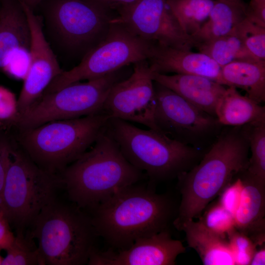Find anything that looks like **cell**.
Instances as JSON below:
<instances>
[{"instance_id":"cell-31","label":"cell","mask_w":265,"mask_h":265,"mask_svg":"<svg viewBox=\"0 0 265 265\" xmlns=\"http://www.w3.org/2000/svg\"><path fill=\"white\" fill-rule=\"evenodd\" d=\"M20 115L15 95L0 85V126L7 129L13 128Z\"/></svg>"},{"instance_id":"cell-23","label":"cell","mask_w":265,"mask_h":265,"mask_svg":"<svg viewBox=\"0 0 265 265\" xmlns=\"http://www.w3.org/2000/svg\"><path fill=\"white\" fill-rule=\"evenodd\" d=\"M224 85L244 90L258 103L265 101V60H238L221 68Z\"/></svg>"},{"instance_id":"cell-37","label":"cell","mask_w":265,"mask_h":265,"mask_svg":"<svg viewBox=\"0 0 265 265\" xmlns=\"http://www.w3.org/2000/svg\"><path fill=\"white\" fill-rule=\"evenodd\" d=\"M15 238L8 222L0 214V249L6 251L12 245Z\"/></svg>"},{"instance_id":"cell-21","label":"cell","mask_w":265,"mask_h":265,"mask_svg":"<svg viewBox=\"0 0 265 265\" xmlns=\"http://www.w3.org/2000/svg\"><path fill=\"white\" fill-rule=\"evenodd\" d=\"M242 0H215L207 21L190 36L193 46L231 33L247 16Z\"/></svg>"},{"instance_id":"cell-32","label":"cell","mask_w":265,"mask_h":265,"mask_svg":"<svg viewBox=\"0 0 265 265\" xmlns=\"http://www.w3.org/2000/svg\"><path fill=\"white\" fill-rule=\"evenodd\" d=\"M29 62L30 48L17 49L7 57L2 72L13 78L24 80L28 70Z\"/></svg>"},{"instance_id":"cell-24","label":"cell","mask_w":265,"mask_h":265,"mask_svg":"<svg viewBox=\"0 0 265 265\" xmlns=\"http://www.w3.org/2000/svg\"><path fill=\"white\" fill-rule=\"evenodd\" d=\"M194 47L221 68L235 61L258 60L247 50L236 27L229 34L197 44Z\"/></svg>"},{"instance_id":"cell-9","label":"cell","mask_w":265,"mask_h":265,"mask_svg":"<svg viewBox=\"0 0 265 265\" xmlns=\"http://www.w3.org/2000/svg\"><path fill=\"white\" fill-rule=\"evenodd\" d=\"M153 44L121 24L110 22L104 37L83 55L77 66L63 71L56 77L43 94L57 91L76 82L101 78L131 64L147 60Z\"/></svg>"},{"instance_id":"cell-7","label":"cell","mask_w":265,"mask_h":265,"mask_svg":"<svg viewBox=\"0 0 265 265\" xmlns=\"http://www.w3.org/2000/svg\"><path fill=\"white\" fill-rule=\"evenodd\" d=\"M58 185L57 176L38 166L15 139L0 195V214L17 232H23L55 198Z\"/></svg>"},{"instance_id":"cell-16","label":"cell","mask_w":265,"mask_h":265,"mask_svg":"<svg viewBox=\"0 0 265 265\" xmlns=\"http://www.w3.org/2000/svg\"><path fill=\"white\" fill-rule=\"evenodd\" d=\"M153 72L197 75L224 85L221 67L208 55L153 43L147 59Z\"/></svg>"},{"instance_id":"cell-2","label":"cell","mask_w":265,"mask_h":265,"mask_svg":"<svg viewBox=\"0 0 265 265\" xmlns=\"http://www.w3.org/2000/svg\"><path fill=\"white\" fill-rule=\"evenodd\" d=\"M92 209L91 220L98 236L113 249L121 250L139 238L167 229L178 207L168 195L136 183L120 189Z\"/></svg>"},{"instance_id":"cell-40","label":"cell","mask_w":265,"mask_h":265,"mask_svg":"<svg viewBox=\"0 0 265 265\" xmlns=\"http://www.w3.org/2000/svg\"><path fill=\"white\" fill-rule=\"evenodd\" d=\"M0 250H1V249H0ZM3 258H2L1 256H0V265H1V263H2V261Z\"/></svg>"},{"instance_id":"cell-12","label":"cell","mask_w":265,"mask_h":265,"mask_svg":"<svg viewBox=\"0 0 265 265\" xmlns=\"http://www.w3.org/2000/svg\"><path fill=\"white\" fill-rule=\"evenodd\" d=\"M133 64L129 77L116 82L110 89L102 112L158 131L154 118L156 100L152 71L147 60Z\"/></svg>"},{"instance_id":"cell-18","label":"cell","mask_w":265,"mask_h":265,"mask_svg":"<svg viewBox=\"0 0 265 265\" xmlns=\"http://www.w3.org/2000/svg\"><path fill=\"white\" fill-rule=\"evenodd\" d=\"M239 176L242 188L234 215L236 229L261 246L265 239V185L242 174Z\"/></svg>"},{"instance_id":"cell-19","label":"cell","mask_w":265,"mask_h":265,"mask_svg":"<svg viewBox=\"0 0 265 265\" xmlns=\"http://www.w3.org/2000/svg\"><path fill=\"white\" fill-rule=\"evenodd\" d=\"M30 30L19 0H0V72L15 50L30 48Z\"/></svg>"},{"instance_id":"cell-1","label":"cell","mask_w":265,"mask_h":265,"mask_svg":"<svg viewBox=\"0 0 265 265\" xmlns=\"http://www.w3.org/2000/svg\"><path fill=\"white\" fill-rule=\"evenodd\" d=\"M249 143L244 125L223 130L199 162L177 178L181 200L173 224L199 218L208 204L249 163Z\"/></svg>"},{"instance_id":"cell-39","label":"cell","mask_w":265,"mask_h":265,"mask_svg":"<svg viewBox=\"0 0 265 265\" xmlns=\"http://www.w3.org/2000/svg\"><path fill=\"white\" fill-rule=\"evenodd\" d=\"M25 3L34 11L39 7L43 0H19Z\"/></svg>"},{"instance_id":"cell-30","label":"cell","mask_w":265,"mask_h":265,"mask_svg":"<svg viewBox=\"0 0 265 265\" xmlns=\"http://www.w3.org/2000/svg\"><path fill=\"white\" fill-rule=\"evenodd\" d=\"M227 238L235 265H249L257 245L249 237L236 229L229 233Z\"/></svg>"},{"instance_id":"cell-28","label":"cell","mask_w":265,"mask_h":265,"mask_svg":"<svg viewBox=\"0 0 265 265\" xmlns=\"http://www.w3.org/2000/svg\"><path fill=\"white\" fill-rule=\"evenodd\" d=\"M236 30L248 52L256 59L265 60V26L246 16L236 27Z\"/></svg>"},{"instance_id":"cell-25","label":"cell","mask_w":265,"mask_h":265,"mask_svg":"<svg viewBox=\"0 0 265 265\" xmlns=\"http://www.w3.org/2000/svg\"><path fill=\"white\" fill-rule=\"evenodd\" d=\"M215 0H166L184 32L190 36L207 21Z\"/></svg>"},{"instance_id":"cell-17","label":"cell","mask_w":265,"mask_h":265,"mask_svg":"<svg viewBox=\"0 0 265 265\" xmlns=\"http://www.w3.org/2000/svg\"><path fill=\"white\" fill-rule=\"evenodd\" d=\"M156 81L173 91L206 112L215 116L216 105L226 88L209 78L197 75H167L152 72Z\"/></svg>"},{"instance_id":"cell-36","label":"cell","mask_w":265,"mask_h":265,"mask_svg":"<svg viewBox=\"0 0 265 265\" xmlns=\"http://www.w3.org/2000/svg\"><path fill=\"white\" fill-rule=\"evenodd\" d=\"M105 10L117 14L131 7L139 0H90Z\"/></svg>"},{"instance_id":"cell-13","label":"cell","mask_w":265,"mask_h":265,"mask_svg":"<svg viewBox=\"0 0 265 265\" xmlns=\"http://www.w3.org/2000/svg\"><path fill=\"white\" fill-rule=\"evenodd\" d=\"M110 22L121 24L147 41L181 49L193 48L190 37L184 32L166 0H139Z\"/></svg>"},{"instance_id":"cell-15","label":"cell","mask_w":265,"mask_h":265,"mask_svg":"<svg viewBox=\"0 0 265 265\" xmlns=\"http://www.w3.org/2000/svg\"><path fill=\"white\" fill-rule=\"evenodd\" d=\"M179 240L172 238L168 229L137 239L129 247L121 250L100 251L91 254L89 265H174L177 257L185 252Z\"/></svg>"},{"instance_id":"cell-33","label":"cell","mask_w":265,"mask_h":265,"mask_svg":"<svg viewBox=\"0 0 265 265\" xmlns=\"http://www.w3.org/2000/svg\"><path fill=\"white\" fill-rule=\"evenodd\" d=\"M15 138L10 129L0 126V195L8 169Z\"/></svg>"},{"instance_id":"cell-3","label":"cell","mask_w":265,"mask_h":265,"mask_svg":"<svg viewBox=\"0 0 265 265\" xmlns=\"http://www.w3.org/2000/svg\"><path fill=\"white\" fill-rule=\"evenodd\" d=\"M144 176L125 158L106 127L92 146L57 177L76 205L92 209Z\"/></svg>"},{"instance_id":"cell-11","label":"cell","mask_w":265,"mask_h":265,"mask_svg":"<svg viewBox=\"0 0 265 265\" xmlns=\"http://www.w3.org/2000/svg\"><path fill=\"white\" fill-rule=\"evenodd\" d=\"M156 105L154 123L169 137L200 149L220 132L216 117L194 106L168 88L154 81Z\"/></svg>"},{"instance_id":"cell-5","label":"cell","mask_w":265,"mask_h":265,"mask_svg":"<svg viewBox=\"0 0 265 265\" xmlns=\"http://www.w3.org/2000/svg\"><path fill=\"white\" fill-rule=\"evenodd\" d=\"M106 130L127 160L153 181L177 178L197 164L204 155L200 149L159 131L143 130L120 119L110 117Z\"/></svg>"},{"instance_id":"cell-14","label":"cell","mask_w":265,"mask_h":265,"mask_svg":"<svg viewBox=\"0 0 265 265\" xmlns=\"http://www.w3.org/2000/svg\"><path fill=\"white\" fill-rule=\"evenodd\" d=\"M19 1L26 15L31 37L29 68L17 99L21 114L40 98L51 82L63 70L45 37L42 18L25 3Z\"/></svg>"},{"instance_id":"cell-26","label":"cell","mask_w":265,"mask_h":265,"mask_svg":"<svg viewBox=\"0 0 265 265\" xmlns=\"http://www.w3.org/2000/svg\"><path fill=\"white\" fill-rule=\"evenodd\" d=\"M244 126L251 156L247 168L241 174L265 185V120Z\"/></svg>"},{"instance_id":"cell-20","label":"cell","mask_w":265,"mask_h":265,"mask_svg":"<svg viewBox=\"0 0 265 265\" xmlns=\"http://www.w3.org/2000/svg\"><path fill=\"white\" fill-rule=\"evenodd\" d=\"M186 235L188 245L195 250L204 265H235L227 238L211 231L199 219L187 220L177 228Z\"/></svg>"},{"instance_id":"cell-6","label":"cell","mask_w":265,"mask_h":265,"mask_svg":"<svg viewBox=\"0 0 265 265\" xmlns=\"http://www.w3.org/2000/svg\"><path fill=\"white\" fill-rule=\"evenodd\" d=\"M40 265L87 264L98 235L91 217L80 208L53 199L31 223Z\"/></svg>"},{"instance_id":"cell-27","label":"cell","mask_w":265,"mask_h":265,"mask_svg":"<svg viewBox=\"0 0 265 265\" xmlns=\"http://www.w3.org/2000/svg\"><path fill=\"white\" fill-rule=\"evenodd\" d=\"M6 252L1 265H40L37 247L33 246L22 232H17L12 245Z\"/></svg>"},{"instance_id":"cell-41","label":"cell","mask_w":265,"mask_h":265,"mask_svg":"<svg viewBox=\"0 0 265 265\" xmlns=\"http://www.w3.org/2000/svg\"></svg>"},{"instance_id":"cell-38","label":"cell","mask_w":265,"mask_h":265,"mask_svg":"<svg viewBox=\"0 0 265 265\" xmlns=\"http://www.w3.org/2000/svg\"><path fill=\"white\" fill-rule=\"evenodd\" d=\"M250 265H265V248L262 247L255 252L250 263Z\"/></svg>"},{"instance_id":"cell-22","label":"cell","mask_w":265,"mask_h":265,"mask_svg":"<svg viewBox=\"0 0 265 265\" xmlns=\"http://www.w3.org/2000/svg\"><path fill=\"white\" fill-rule=\"evenodd\" d=\"M215 116L222 126L238 127L265 120V107L229 86L219 100Z\"/></svg>"},{"instance_id":"cell-29","label":"cell","mask_w":265,"mask_h":265,"mask_svg":"<svg viewBox=\"0 0 265 265\" xmlns=\"http://www.w3.org/2000/svg\"><path fill=\"white\" fill-rule=\"evenodd\" d=\"M199 219L213 233L227 238L236 229L234 215L217 202L207 208Z\"/></svg>"},{"instance_id":"cell-35","label":"cell","mask_w":265,"mask_h":265,"mask_svg":"<svg viewBox=\"0 0 265 265\" xmlns=\"http://www.w3.org/2000/svg\"><path fill=\"white\" fill-rule=\"evenodd\" d=\"M247 17L257 24L265 26V0H251L247 5Z\"/></svg>"},{"instance_id":"cell-34","label":"cell","mask_w":265,"mask_h":265,"mask_svg":"<svg viewBox=\"0 0 265 265\" xmlns=\"http://www.w3.org/2000/svg\"><path fill=\"white\" fill-rule=\"evenodd\" d=\"M242 188L239 176L229 184L219 194L218 201L227 211L234 215L239 205Z\"/></svg>"},{"instance_id":"cell-4","label":"cell","mask_w":265,"mask_h":265,"mask_svg":"<svg viewBox=\"0 0 265 265\" xmlns=\"http://www.w3.org/2000/svg\"><path fill=\"white\" fill-rule=\"evenodd\" d=\"M110 118L101 112L12 132L18 145L38 166L57 176L92 146Z\"/></svg>"},{"instance_id":"cell-8","label":"cell","mask_w":265,"mask_h":265,"mask_svg":"<svg viewBox=\"0 0 265 265\" xmlns=\"http://www.w3.org/2000/svg\"><path fill=\"white\" fill-rule=\"evenodd\" d=\"M121 70L43 94L20 115L15 130H26L53 121L78 118L102 112L110 89L123 80Z\"/></svg>"},{"instance_id":"cell-10","label":"cell","mask_w":265,"mask_h":265,"mask_svg":"<svg viewBox=\"0 0 265 265\" xmlns=\"http://www.w3.org/2000/svg\"><path fill=\"white\" fill-rule=\"evenodd\" d=\"M38 7L62 47L84 55L104 37L113 17L90 0H43Z\"/></svg>"}]
</instances>
